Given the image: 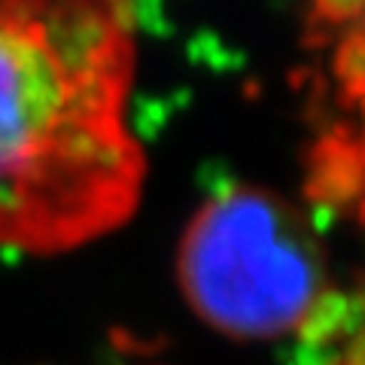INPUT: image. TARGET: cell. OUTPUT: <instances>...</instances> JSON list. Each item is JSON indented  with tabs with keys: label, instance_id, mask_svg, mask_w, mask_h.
Returning <instances> with one entry per match:
<instances>
[{
	"label": "cell",
	"instance_id": "6da1fadb",
	"mask_svg": "<svg viewBox=\"0 0 365 365\" xmlns=\"http://www.w3.org/2000/svg\"><path fill=\"white\" fill-rule=\"evenodd\" d=\"M134 0H0V247L55 256L131 220Z\"/></svg>",
	"mask_w": 365,
	"mask_h": 365
},
{
	"label": "cell",
	"instance_id": "7a4b0ae2",
	"mask_svg": "<svg viewBox=\"0 0 365 365\" xmlns=\"http://www.w3.org/2000/svg\"><path fill=\"white\" fill-rule=\"evenodd\" d=\"M177 280L204 323L237 341L302 326L326 292V253L307 216L265 189H228L189 222Z\"/></svg>",
	"mask_w": 365,
	"mask_h": 365
},
{
	"label": "cell",
	"instance_id": "3957f363",
	"mask_svg": "<svg viewBox=\"0 0 365 365\" xmlns=\"http://www.w3.org/2000/svg\"><path fill=\"white\" fill-rule=\"evenodd\" d=\"M307 198L319 207H356L362 192V150L344 128H335L314 146L307 170Z\"/></svg>",
	"mask_w": 365,
	"mask_h": 365
},
{
	"label": "cell",
	"instance_id": "277c9868",
	"mask_svg": "<svg viewBox=\"0 0 365 365\" xmlns=\"http://www.w3.org/2000/svg\"><path fill=\"white\" fill-rule=\"evenodd\" d=\"M338 58H335V73H338V83L341 91H344L347 104H356L362 98V34L359 25H353L347 40L338 46Z\"/></svg>",
	"mask_w": 365,
	"mask_h": 365
},
{
	"label": "cell",
	"instance_id": "5b68a950",
	"mask_svg": "<svg viewBox=\"0 0 365 365\" xmlns=\"http://www.w3.org/2000/svg\"><path fill=\"white\" fill-rule=\"evenodd\" d=\"M317 25L338 28V25H359L362 16V0H311Z\"/></svg>",
	"mask_w": 365,
	"mask_h": 365
}]
</instances>
